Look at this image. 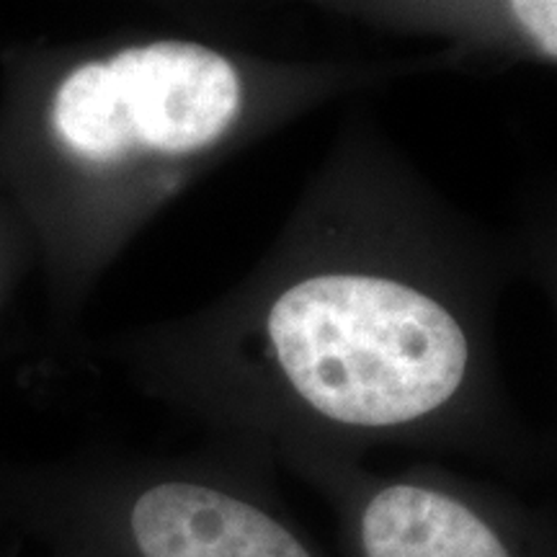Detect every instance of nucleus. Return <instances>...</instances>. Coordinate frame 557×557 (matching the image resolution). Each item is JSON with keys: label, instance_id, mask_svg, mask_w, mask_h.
Here are the masks:
<instances>
[{"label": "nucleus", "instance_id": "3", "mask_svg": "<svg viewBox=\"0 0 557 557\" xmlns=\"http://www.w3.org/2000/svg\"><path fill=\"white\" fill-rule=\"evenodd\" d=\"M256 444L214 438L209 455L127 462L83 487L94 557H336L276 487Z\"/></svg>", "mask_w": 557, "mask_h": 557}, {"label": "nucleus", "instance_id": "4", "mask_svg": "<svg viewBox=\"0 0 557 557\" xmlns=\"http://www.w3.org/2000/svg\"><path fill=\"white\" fill-rule=\"evenodd\" d=\"M329 508L338 557H557V511L504 480L438 459L372 468L329 451H276Z\"/></svg>", "mask_w": 557, "mask_h": 557}, {"label": "nucleus", "instance_id": "6", "mask_svg": "<svg viewBox=\"0 0 557 557\" xmlns=\"http://www.w3.org/2000/svg\"><path fill=\"white\" fill-rule=\"evenodd\" d=\"M504 235L517 278L545 295L557 323V181L521 201L517 222Z\"/></svg>", "mask_w": 557, "mask_h": 557}, {"label": "nucleus", "instance_id": "8", "mask_svg": "<svg viewBox=\"0 0 557 557\" xmlns=\"http://www.w3.org/2000/svg\"><path fill=\"white\" fill-rule=\"evenodd\" d=\"M269 3H271V0H269Z\"/></svg>", "mask_w": 557, "mask_h": 557}, {"label": "nucleus", "instance_id": "5", "mask_svg": "<svg viewBox=\"0 0 557 557\" xmlns=\"http://www.w3.org/2000/svg\"><path fill=\"white\" fill-rule=\"evenodd\" d=\"M416 39L468 65L557 67V0H271Z\"/></svg>", "mask_w": 557, "mask_h": 557}, {"label": "nucleus", "instance_id": "2", "mask_svg": "<svg viewBox=\"0 0 557 557\" xmlns=\"http://www.w3.org/2000/svg\"><path fill=\"white\" fill-rule=\"evenodd\" d=\"M444 50L299 54L230 34L145 32L3 54L0 197L73 323L139 235L284 129L400 83L457 73Z\"/></svg>", "mask_w": 557, "mask_h": 557}, {"label": "nucleus", "instance_id": "1", "mask_svg": "<svg viewBox=\"0 0 557 557\" xmlns=\"http://www.w3.org/2000/svg\"><path fill=\"white\" fill-rule=\"evenodd\" d=\"M513 278L506 235L351 101L253 267L199 308L122 333L111 354L145 395L271 457L398 449L537 478L547 447L498 348Z\"/></svg>", "mask_w": 557, "mask_h": 557}, {"label": "nucleus", "instance_id": "7", "mask_svg": "<svg viewBox=\"0 0 557 557\" xmlns=\"http://www.w3.org/2000/svg\"><path fill=\"white\" fill-rule=\"evenodd\" d=\"M34 269L32 240L9 201L0 197V312L11 302L13 292Z\"/></svg>", "mask_w": 557, "mask_h": 557}]
</instances>
